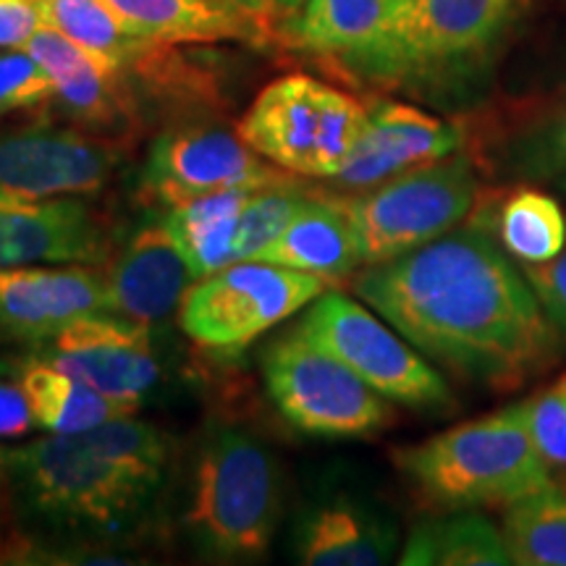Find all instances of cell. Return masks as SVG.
<instances>
[{
  "label": "cell",
  "instance_id": "16",
  "mask_svg": "<svg viewBox=\"0 0 566 566\" xmlns=\"http://www.w3.org/2000/svg\"><path fill=\"white\" fill-rule=\"evenodd\" d=\"M464 142L462 126L430 116L415 105L384 101L367 108V126L357 150L336 179L342 189L363 192L394 176L451 158Z\"/></svg>",
  "mask_w": 566,
  "mask_h": 566
},
{
  "label": "cell",
  "instance_id": "17",
  "mask_svg": "<svg viewBox=\"0 0 566 566\" xmlns=\"http://www.w3.org/2000/svg\"><path fill=\"white\" fill-rule=\"evenodd\" d=\"M24 51L51 76V103L66 122L116 142L137 126L124 76L111 74L66 34L42 24L27 42Z\"/></svg>",
  "mask_w": 566,
  "mask_h": 566
},
{
  "label": "cell",
  "instance_id": "25",
  "mask_svg": "<svg viewBox=\"0 0 566 566\" xmlns=\"http://www.w3.org/2000/svg\"><path fill=\"white\" fill-rule=\"evenodd\" d=\"M258 187H239L168 208L166 223L195 279L233 263V231L239 212Z\"/></svg>",
  "mask_w": 566,
  "mask_h": 566
},
{
  "label": "cell",
  "instance_id": "13",
  "mask_svg": "<svg viewBox=\"0 0 566 566\" xmlns=\"http://www.w3.org/2000/svg\"><path fill=\"white\" fill-rule=\"evenodd\" d=\"M399 525L370 495L321 488L292 522V554L304 566H380L399 554Z\"/></svg>",
  "mask_w": 566,
  "mask_h": 566
},
{
  "label": "cell",
  "instance_id": "6",
  "mask_svg": "<svg viewBox=\"0 0 566 566\" xmlns=\"http://www.w3.org/2000/svg\"><path fill=\"white\" fill-rule=\"evenodd\" d=\"M480 195L470 158L428 163L342 200L357 239L359 263L380 265L454 231Z\"/></svg>",
  "mask_w": 566,
  "mask_h": 566
},
{
  "label": "cell",
  "instance_id": "22",
  "mask_svg": "<svg viewBox=\"0 0 566 566\" xmlns=\"http://www.w3.org/2000/svg\"><path fill=\"white\" fill-rule=\"evenodd\" d=\"M409 0H304L292 21L302 51L346 63L373 51L391 32Z\"/></svg>",
  "mask_w": 566,
  "mask_h": 566
},
{
  "label": "cell",
  "instance_id": "14",
  "mask_svg": "<svg viewBox=\"0 0 566 566\" xmlns=\"http://www.w3.org/2000/svg\"><path fill=\"white\" fill-rule=\"evenodd\" d=\"M108 310L105 265L0 268V336L48 344L84 315Z\"/></svg>",
  "mask_w": 566,
  "mask_h": 566
},
{
  "label": "cell",
  "instance_id": "19",
  "mask_svg": "<svg viewBox=\"0 0 566 566\" xmlns=\"http://www.w3.org/2000/svg\"><path fill=\"white\" fill-rule=\"evenodd\" d=\"M323 82L289 74L268 84L237 124L239 137L273 166L292 176L315 179L321 137Z\"/></svg>",
  "mask_w": 566,
  "mask_h": 566
},
{
  "label": "cell",
  "instance_id": "24",
  "mask_svg": "<svg viewBox=\"0 0 566 566\" xmlns=\"http://www.w3.org/2000/svg\"><path fill=\"white\" fill-rule=\"evenodd\" d=\"M401 566H512L504 530L478 512H446L412 530Z\"/></svg>",
  "mask_w": 566,
  "mask_h": 566
},
{
  "label": "cell",
  "instance_id": "18",
  "mask_svg": "<svg viewBox=\"0 0 566 566\" xmlns=\"http://www.w3.org/2000/svg\"><path fill=\"white\" fill-rule=\"evenodd\" d=\"M108 273V313L153 325L181 307L197 281L166 221H147L126 239Z\"/></svg>",
  "mask_w": 566,
  "mask_h": 566
},
{
  "label": "cell",
  "instance_id": "37",
  "mask_svg": "<svg viewBox=\"0 0 566 566\" xmlns=\"http://www.w3.org/2000/svg\"><path fill=\"white\" fill-rule=\"evenodd\" d=\"M271 3L273 11H281V13H296L304 6V0H268Z\"/></svg>",
  "mask_w": 566,
  "mask_h": 566
},
{
  "label": "cell",
  "instance_id": "23",
  "mask_svg": "<svg viewBox=\"0 0 566 566\" xmlns=\"http://www.w3.org/2000/svg\"><path fill=\"white\" fill-rule=\"evenodd\" d=\"M13 373L30 401L34 424L45 433H84L97 424L129 415L108 396L42 357L21 359Z\"/></svg>",
  "mask_w": 566,
  "mask_h": 566
},
{
  "label": "cell",
  "instance_id": "8",
  "mask_svg": "<svg viewBox=\"0 0 566 566\" xmlns=\"http://www.w3.org/2000/svg\"><path fill=\"white\" fill-rule=\"evenodd\" d=\"M300 328L391 405L422 412H449L454 407V394L428 357L352 296L321 294Z\"/></svg>",
  "mask_w": 566,
  "mask_h": 566
},
{
  "label": "cell",
  "instance_id": "30",
  "mask_svg": "<svg viewBox=\"0 0 566 566\" xmlns=\"http://www.w3.org/2000/svg\"><path fill=\"white\" fill-rule=\"evenodd\" d=\"M535 449L551 470H566V373L522 401Z\"/></svg>",
  "mask_w": 566,
  "mask_h": 566
},
{
  "label": "cell",
  "instance_id": "1",
  "mask_svg": "<svg viewBox=\"0 0 566 566\" xmlns=\"http://www.w3.org/2000/svg\"><path fill=\"white\" fill-rule=\"evenodd\" d=\"M354 294L415 349L475 384L509 391L556 357V325L512 254L483 229L367 265Z\"/></svg>",
  "mask_w": 566,
  "mask_h": 566
},
{
  "label": "cell",
  "instance_id": "12",
  "mask_svg": "<svg viewBox=\"0 0 566 566\" xmlns=\"http://www.w3.org/2000/svg\"><path fill=\"white\" fill-rule=\"evenodd\" d=\"M40 357L108 396L129 415H137L160 378L150 325L108 310L71 323L42 346Z\"/></svg>",
  "mask_w": 566,
  "mask_h": 566
},
{
  "label": "cell",
  "instance_id": "38",
  "mask_svg": "<svg viewBox=\"0 0 566 566\" xmlns=\"http://www.w3.org/2000/svg\"><path fill=\"white\" fill-rule=\"evenodd\" d=\"M0 514H3V485H0Z\"/></svg>",
  "mask_w": 566,
  "mask_h": 566
},
{
  "label": "cell",
  "instance_id": "27",
  "mask_svg": "<svg viewBox=\"0 0 566 566\" xmlns=\"http://www.w3.org/2000/svg\"><path fill=\"white\" fill-rule=\"evenodd\" d=\"M501 530L512 564L566 566V480L509 504Z\"/></svg>",
  "mask_w": 566,
  "mask_h": 566
},
{
  "label": "cell",
  "instance_id": "29",
  "mask_svg": "<svg viewBox=\"0 0 566 566\" xmlns=\"http://www.w3.org/2000/svg\"><path fill=\"white\" fill-rule=\"evenodd\" d=\"M307 197L294 181L254 189L239 212L237 231H233V263L258 258L286 229Z\"/></svg>",
  "mask_w": 566,
  "mask_h": 566
},
{
  "label": "cell",
  "instance_id": "21",
  "mask_svg": "<svg viewBox=\"0 0 566 566\" xmlns=\"http://www.w3.org/2000/svg\"><path fill=\"white\" fill-rule=\"evenodd\" d=\"M254 260L338 281L359 263L357 239L342 200L307 197L279 237Z\"/></svg>",
  "mask_w": 566,
  "mask_h": 566
},
{
  "label": "cell",
  "instance_id": "34",
  "mask_svg": "<svg viewBox=\"0 0 566 566\" xmlns=\"http://www.w3.org/2000/svg\"><path fill=\"white\" fill-rule=\"evenodd\" d=\"M40 27L34 0H0V48H24Z\"/></svg>",
  "mask_w": 566,
  "mask_h": 566
},
{
  "label": "cell",
  "instance_id": "28",
  "mask_svg": "<svg viewBox=\"0 0 566 566\" xmlns=\"http://www.w3.org/2000/svg\"><path fill=\"white\" fill-rule=\"evenodd\" d=\"M501 247L522 265L554 260L566 247V216L554 197L537 189H516L504 200L495 221Z\"/></svg>",
  "mask_w": 566,
  "mask_h": 566
},
{
  "label": "cell",
  "instance_id": "33",
  "mask_svg": "<svg viewBox=\"0 0 566 566\" xmlns=\"http://www.w3.org/2000/svg\"><path fill=\"white\" fill-rule=\"evenodd\" d=\"M530 286L535 289L543 310L556 325L558 334L566 336V247L548 263L522 265Z\"/></svg>",
  "mask_w": 566,
  "mask_h": 566
},
{
  "label": "cell",
  "instance_id": "36",
  "mask_svg": "<svg viewBox=\"0 0 566 566\" xmlns=\"http://www.w3.org/2000/svg\"><path fill=\"white\" fill-rule=\"evenodd\" d=\"M233 3H237L239 9L250 11L252 17H258V19H263L268 9H271V3H268V0H233Z\"/></svg>",
  "mask_w": 566,
  "mask_h": 566
},
{
  "label": "cell",
  "instance_id": "15",
  "mask_svg": "<svg viewBox=\"0 0 566 566\" xmlns=\"http://www.w3.org/2000/svg\"><path fill=\"white\" fill-rule=\"evenodd\" d=\"M108 229L80 197L27 200L0 192V268L105 265Z\"/></svg>",
  "mask_w": 566,
  "mask_h": 566
},
{
  "label": "cell",
  "instance_id": "35",
  "mask_svg": "<svg viewBox=\"0 0 566 566\" xmlns=\"http://www.w3.org/2000/svg\"><path fill=\"white\" fill-rule=\"evenodd\" d=\"M34 428V417L24 391L17 384H0V441L27 436Z\"/></svg>",
  "mask_w": 566,
  "mask_h": 566
},
{
  "label": "cell",
  "instance_id": "26",
  "mask_svg": "<svg viewBox=\"0 0 566 566\" xmlns=\"http://www.w3.org/2000/svg\"><path fill=\"white\" fill-rule=\"evenodd\" d=\"M34 3L40 9L42 24L66 34L111 74L124 76L129 69H139L142 61L158 48L155 42L126 32L103 0H34Z\"/></svg>",
  "mask_w": 566,
  "mask_h": 566
},
{
  "label": "cell",
  "instance_id": "3",
  "mask_svg": "<svg viewBox=\"0 0 566 566\" xmlns=\"http://www.w3.org/2000/svg\"><path fill=\"white\" fill-rule=\"evenodd\" d=\"M283 522V472L263 438L242 424L205 428L184 478L179 527L197 558L258 564Z\"/></svg>",
  "mask_w": 566,
  "mask_h": 566
},
{
  "label": "cell",
  "instance_id": "2",
  "mask_svg": "<svg viewBox=\"0 0 566 566\" xmlns=\"http://www.w3.org/2000/svg\"><path fill=\"white\" fill-rule=\"evenodd\" d=\"M174 441L134 415L84 433L0 446V485L21 514L76 548L124 546L150 527L168 488Z\"/></svg>",
  "mask_w": 566,
  "mask_h": 566
},
{
  "label": "cell",
  "instance_id": "9",
  "mask_svg": "<svg viewBox=\"0 0 566 566\" xmlns=\"http://www.w3.org/2000/svg\"><path fill=\"white\" fill-rule=\"evenodd\" d=\"M328 292L321 275L242 260L197 279L179 307L181 331L210 349H242Z\"/></svg>",
  "mask_w": 566,
  "mask_h": 566
},
{
  "label": "cell",
  "instance_id": "7",
  "mask_svg": "<svg viewBox=\"0 0 566 566\" xmlns=\"http://www.w3.org/2000/svg\"><path fill=\"white\" fill-rule=\"evenodd\" d=\"M279 415L313 438H373L394 422V407L304 331L273 338L260 359Z\"/></svg>",
  "mask_w": 566,
  "mask_h": 566
},
{
  "label": "cell",
  "instance_id": "10",
  "mask_svg": "<svg viewBox=\"0 0 566 566\" xmlns=\"http://www.w3.org/2000/svg\"><path fill=\"white\" fill-rule=\"evenodd\" d=\"M260 158L229 126L179 124L153 142L139 187L147 200L176 208L226 189L292 181L289 171Z\"/></svg>",
  "mask_w": 566,
  "mask_h": 566
},
{
  "label": "cell",
  "instance_id": "31",
  "mask_svg": "<svg viewBox=\"0 0 566 566\" xmlns=\"http://www.w3.org/2000/svg\"><path fill=\"white\" fill-rule=\"evenodd\" d=\"M53 101V82L24 48H0V118Z\"/></svg>",
  "mask_w": 566,
  "mask_h": 566
},
{
  "label": "cell",
  "instance_id": "5",
  "mask_svg": "<svg viewBox=\"0 0 566 566\" xmlns=\"http://www.w3.org/2000/svg\"><path fill=\"white\" fill-rule=\"evenodd\" d=\"M520 9L522 0H409L391 32L346 69L412 92H449L491 63Z\"/></svg>",
  "mask_w": 566,
  "mask_h": 566
},
{
  "label": "cell",
  "instance_id": "4",
  "mask_svg": "<svg viewBox=\"0 0 566 566\" xmlns=\"http://www.w3.org/2000/svg\"><path fill=\"white\" fill-rule=\"evenodd\" d=\"M394 462L417 499L438 512L506 509L556 480L535 449L522 401L407 446Z\"/></svg>",
  "mask_w": 566,
  "mask_h": 566
},
{
  "label": "cell",
  "instance_id": "32",
  "mask_svg": "<svg viewBox=\"0 0 566 566\" xmlns=\"http://www.w3.org/2000/svg\"><path fill=\"white\" fill-rule=\"evenodd\" d=\"M516 160L530 176H556L566 171V105L522 139Z\"/></svg>",
  "mask_w": 566,
  "mask_h": 566
},
{
  "label": "cell",
  "instance_id": "20",
  "mask_svg": "<svg viewBox=\"0 0 566 566\" xmlns=\"http://www.w3.org/2000/svg\"><path fill=\"white\" fill-rule=\"evenodd\" d=\"M134 38L155 45L258 40L260 19L233 0H103Z\"/></svg>",
  "mask_w": 566,
  "mask_h": 566
},
{
  "label": "cell",
  "instance_id": "11",
  "mask_svg": "<svg viewBox=\"0 0 566 566\" xmlns=\"http://www.w3.org/2000/svg\"><path fill=\"white\" fill-rule=\"evenodd\" d=\"M124 150L116 139L48 122L0 132V192L27 200L92 197L113 181Z\"/></svg>",
  "mask_w": 566,
  "mask_h": 566
}]
</instances>
